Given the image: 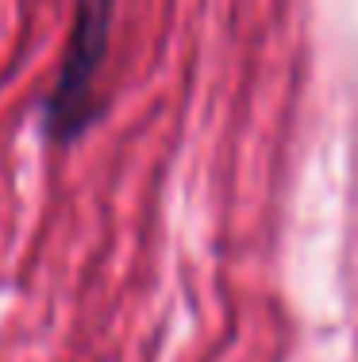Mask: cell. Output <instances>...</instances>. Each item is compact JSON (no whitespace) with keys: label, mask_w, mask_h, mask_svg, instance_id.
<instances>
[{"label":"cell","mask_w":358,"mask_h":362,"mask_svg":"<svg viewBox=\"0 0 358 362\" xmlns=\"http://www.w3.org/2000/svg\"><path fill=\"white\" fill-rule=\"evenodd\" d=\"M112 12H116V0H78L73 31H70V42H66L62 66H58L54 89L42 105V124H47V135L54 143L78 139L100 112L97 77L108 58Z\"/></svg>","instance_id":"obj_1"}]
</instances>
